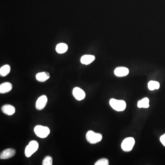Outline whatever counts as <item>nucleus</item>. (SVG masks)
<instances>
[{
	"mask_svg": "<svg viewBox=\"0 0 165 165\" xmlns=\"http://www.w3.org/2000/svg\"><path fill=\"white\" fill-rule=\"evenodd\" d=\"M68 50V46L64 43L58 44L56 46V51L58 53L63 54L66 53Z\"/></svg>",
	"mask_w": 165,
	"mask_h": 165,
	"instance_id": "nucleus-14",
	"label": "nucleus"
},
{
	"mask_svg": "<svg viewBox=\"0 0 165 165\" xmlns=\"http://www.w3.org/2000/svg\"><path fill=\"white\" fill-rule=\"evenodd\" d=\"M160 141L165 147V134L160 137Z\"/></svg>",
	"mask_w": 165,
	"mask_h": 165,
	"instance_id": "nucleus-20",
	"label": "nucleus"
},
{
	"mask_svg": "<svg viewBox=\"0 0 165 165\" xmlns=\"http://www.w3.org/2000/svg\"><path fill=\"white\" fill-rule=\"evenodd\" d=\"M39 143L35 140L31 141L25 149V155L30 157L34 154L39 148Z\"/></svg>",
	"mask_w": 165,
	"mask_h": 165,
	"instance_id": "nucleus-4",
	"label": "nucleus"
},
{
	"mask_svg": "<svg viewBox=\"0 0 165 165\" xmlns=\"http://www.w3.org/2000/svg\"><path fill=\"white\" fill-rule=\"evenodd\" d=\"M87 140L91 144H95L101 141L102 136L99 133H95L94 131H88L86 135Z\"/></svg>",
	"mask_w": 165,
	"mask_h": 165,
	"instance_id": "nucleus-1",
	"label": "nucleus"
},
{
	"mask_svg": "<svg viewBox=\"0 0 165 165\" xmlns=\"http://www.w3.org/2000/svg\"><path fill=\"white\" fill-rule=\"evenodd\" d=\"M35 135L40 138L47 137L50 133V130L47 127L41 125H37L34 128Z\"/></svg>",
	"mask_w": 165,
	"mask_h": 165,
	"instance_id": "nucleus-3",
	"label": "nucleus"
},
{
	"mask_svg": "<svg viewBox=\"0 0 165 165\" xmlns=\"http://www.w3.org/2000/svg\"><path fill=\"white\" fill-rule=\"evenodd\" d=\"M73 95L77 100L81 101L85 97L84 91L79 87L74 88L73 90Z\"/></svg>",
	"mask_w": 165,
	"mask_h": 165,
	"instance_id": "nucleus-8",
	"label": "nucleus"
},
{
	"mask_svg": "<svg viewBox=\"0 0 165 165\" xmlns=\"http://www.w3.org/2000/svg\"><path fill=\"white\" fill-rule=\"evenodd\" d=\"M135 143L136 142L134 138L132 137L126 138L124 140L121 144L122 150L125 152L130 151L133 149Z\"/></svg>",
	"mask_w": 165,
	"mask_h": 165,
	"instance_id": "nucleus-5",
	"label": "nucleus"
},
{
	"mask_svg": "<svg viewBox=\"0 0 165 165\" xmlns=\"http://www.w3.org/2000/svg\"><path fill=\"white\" fill-rule=\"evenodd\" d=\"M160 86V84L158 82L155 81H151L148 83V88L150 90H154L155 89H159Z\"/></svg>",
	"mask_w": 165,
	"mask_h": 165,
	"instance_id": "nucleus-17",
	"label": "nucleus"
},
{
	"mask_svg": "<svg viewBox=\"0 0 165 165\" xmlns=\"http://www.w3.org/2000/svg\"><path fill=\"white\" fill-rule=\"evenodd\" d=\"M149 103H150V100L147 97L144 98L141 100L138 101L137 106L139 108H147L150 107Z\"/></svg>",
	"mask_w": 165,
	"mask_h": 165,
	"instance_id": "nucleus-15",
	"label": "nucleus"
},
{
	"mask_svg": "<svg viewBox=\"0 0 165 165\" xmlns=\"http://www.w3.org/2000/svg\"><path fill=\"white\" fill-rule=\"evenodd\" d=\"M16 154V151L14 149H7L4 150L1 153L0 158L2 160L8 159L14 156Z\"/></svg>",
	"mask_w": 165,
	"mask_h": 165,
	"instance_id": "nucleus-7",
	"label": "nucleus"
},
{
	"mask_svg": "<svg viewBox=\"0 0 165 165\" xmlns=\"http://www.w3.org/2000/svg\"><path fill=\"white\" fill-rule=\"evenodd\" d=\"M10 66L9 65H4L0 69V75L2 77H5L7 76L10 72Z\"/></svg>",
	"mask_w": 165,
	"mask_h": 165,
	"instance_id": "nucleus-16",
	"label": "nucleus"
},
{
	"mask_svg": "<svg viewBox=\"0 0 165 165\" xmlns=\"http://www.w3.org/2000/svg\"><path fill=\"white\" fill-rule=\"evenodd\" d=\"M109 103L111 107L117 112L124 111L126 108V103L124 100L111 99Z\"/></svg>",
	"mask_w": 165,
	"mask_h": 165,
	"instance_id": "nucleus-2",
	"label": "nucleus"
},
{
	"mask_svg": "<svg viewBox=\"0 0 165 165\" xmlns=\"http://www.w3.org/2000/svg\"><path fill=\"white\" fill-rule=\"evenodd\" d=\"M50 77V74L46 72L39 73L36 75V80L40 82H44L46 81Z\"/></svg>",
	"mask_w": 165,
	"mask_h": 165,
	"instance_id": "nucleus-11",
	"label": "nucleus"
},
{
	"mask_svg": "<svg viewBox=\"0 0 165 165\" xmlns=\"http://www.w3.org/2000/svg\"><path fill=\"white\" fill-rule=\"evenodd\" d=\"M95 60V56L93 55H85L81 57V61L82 64L87 65L92 63Z\"/></svg>",
	"mask_w": 165,
	"mask_h": 165,
	"instance_id": "nucleus-13",
	"label": "nucleus"
},
{
	"mask_svg": "<svg viewBox=\"0 0 165 165\" xmlns=\"http://www.w3.org/2000/svg\"><path fill=\"white\" fill-rule=\"evenodd\" d=\"M109 164V163L108 160L105 158L100 159L95 164V165H108Z\"/></svg>",
	"mask_w": 165,
	"mask_h": 165,
	"instance_id": "nucleus-19",
	"label": "nucleus"
},
{
	"mask_svg": "<svg viewBox=\"0 0 165 165\" xmlns=\"http://www.w3.org/2000/svg\"><path fill=\"white\" fill-rule=\"evenodd\" d=\"M47 100H48L47 96L45 95H43L38 98L35 104L36 109L38 110L43 109L47 104Z\"/></svg>",
	"mask_w": 165,
	"mask_h": 165,
	"instance_id": "nucleus-6",
	"label": "nucleus"
},
{
	"mask_svg": "<svg viewBox=\"0 0 165 165\" xmlns=\"http://www.w3.org/2000/svg\"><path fill=\"white\" fill-rule=\"evenodd\" d=\"M13 88V85L9 82H5L0 85V93L6 94L10 92Z\"/></svg>",
	"mask_w": 165,
	"mask_h": 165,
	"instance_id": "nucleus-12",
	"label": "nucleus"
},
{
	"mask_svg": "<svg viewBox=\"0 0 165 165\" xmlns=\"http://www.w3.org/2000/svg\"><path fill=\"white\" fill-rule=\"evenodd\" d=\"M129 70L126 67H118L114 70V74L117 77H124L128 75Z\"/></svg>",
	"mask_w": 165,
	"mask_h": 165,
	"instance_id": "nucleus-9",
	"label": "nucleus"
},
{
	"mask_svg": "<svg viewBox=\"0 0 165 165\" xmlns=\"http://www.w3.org/2000/svg\"><path fill=\"white\" fill-rule=\"evenodd\" d=\"M2 111L5 114L8 116H12L15 112V108L12 105L6 104L2 106Z\"/></svg>",
	"mask_w": 165,
	"mask_h": 165,
	"instance_id": "nucleus-10",
	"label": "nucleus"
},
{
	"mask_svg": "<svg viewBox=\"0 0 165 165\" xmlns=\"http://www.w3.org/2000/svg\"><path fill=\"white\" fill-rule=\"evenodd\" d=\"M53 164V158L51 156H46L42 162L43 165H52Z\"/></svg>",
	"mask_w": 165,
	"mask_h": 165,
	"instance_id": "nucleus-18",
	"label": "nucleus"
}]
</instances>
